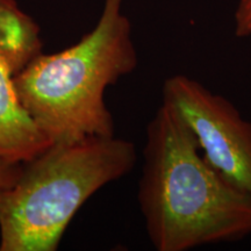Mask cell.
Returning <instances> with one entry per match:
<instances>
[{"label":"cell","mask_w":251,"mask_h":251,"mask_svg":"<svg viewBox=\"0 0 251 251\" xmlns=\"http://www.w3.org/2000/svg\"><path fill=\"white\" fill-rule=\"evenodd\" d=\"M124 0H105L97 26L56 54H41L14 76L25 107L52 143L115 136L105 91L133 72L139 58Z\"/></svg>","instance_id":"obj_2"},{"label":"cell","mask_w":251,"mask_h":251,"mask_svg":"<svg viewBox=\"0 0 251 251\" xmlns=\"http://www.w3.org/2000/svg\"><path fill=\"white\" fill-rule=\"evenodd\" d=\"M136 161L134 143L112 136L52 143L21 163L13 181L0 185V251L57 250L80 207Z\"/></svg>","instance_id":"obj_3"},{"label":"cell","mask_w":251,"mask_h":251,"mask_svg":"<svg viewBox=\"0 0 251 251\" xmlns=\"http://www.w3.org/2000/svg\"><path fill=\"white\" fill-rule=\"evenodd\" d=\"M40 28L15 0H0V57L13 76L42 54Z\"/></svg>","instance_id":"obj_6"},{"label":"cell","mask_w":251,"mask_h":251,"mask_svg":"<svg viewBox=\"0 0 251 251\" xmlns=\"http://www.w3.org/2000/svg\"><path fill=\"white\" fill-rule=\"evenodd\" d=\"M137 200L157 251H188L251 235V198L207 162L187 125L164 102L147 125Z\"/></svg>","instance_id":"obj_1"},{"label":"cell","mask_w":251,"mask_h":251,"mask_svg":"<svg viewBox=\"0 0 251 251\" xmlns=\"http://www.w3.org/2000/svg\"><path fill=\"white\" fill-rule=\"evenodd\" d=\"M162 96L192 131L207 162L251 198V122L227 98L185 75L166 78Z\"/></svg>","instance_id":"obj_4"},{"label":"cell","mask_w":251,"mask_h":251,"mask_svg":"<svg viewBox=\"0 0 251 251\" xmlns=\"http://www.w3.org/2000/svg\"><path fill=\"white\" fill-rule=\"evenodd\" d=\"M52 144L21 101L14 76L0 57V159L25 163Z\"/></svg>","instance_id":"obj_5"},{"label":"cell","mask_w":251,"mask_h":251,"mask_svg":"<svg viewBox=\"0 0 251 251\" xmlns=\"http://www.w3.org/2000/svg\"><path fill=\"white\" fill-rule=\"evenodd\" d=\"M21 163H9L0 159V185H7L13 181L19 171V166Z\"/></svg>","instance_id":"obj_8"},{"label":"cell","mask_w":251,"mask_h":251,"mask_svg":"<svg viewBox=\"0 0 251 251\" xmlns=\"http://www.w3.org/2000/svg\"><path fill=\"white\" fill-rule=\"evenodd\" d=\"M235 34L238 37L251 36V0H238L235 12Z\"/></svg>","instance_id":"obj_7"}]
</instances>
